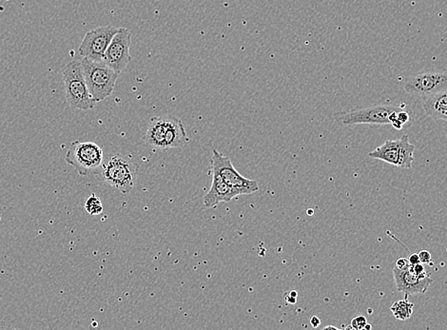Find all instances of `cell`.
Returning a JSON list of instances; mask_svg holds the SVG:
<instances>
[{
	"label": "cell",
	"instance_id": "8",
	"mask_svg": "<svg viewBox=\"0 0 447 330\" xmlns=\"http://www.w3.org/2000/svg\"><path fill=\"white\" fill-rule=\"evenodd\" d=\"M404 91L412 96L428 98L447 90V70L426 72L413 75L404 85Z\"/></svg>",
	"mask_w": 447,
	"mask_h": 330
},
{
	"label": "cell",
	"instance_id": "17",
	"mask_svg": "<svg viewBox=\"0 0 447 330\" xmlns=\"http://www.w3.org/2000/svg\"><path fill=\"white\" fill-rule=\"evenodd\" d=\"M85 209L91 216H98L103 212V205L98 196L93 193L85 203Z\"/></svg>",
	"mask_w": 447,
	"mask_h": 330
},
{
	"label": "cell",
	"instance_id": "16",
	"mask_svg": "<svg viewBox=\"0 0 447 330\" xmlns=\"http://www.w3.org/2000/svg\"><path fill=\"white\" fill-rule=\"evenodd\" d=\"M413 310H414V305L409 302L407 298L396 301L391 308V313H393L395 318L401 321L409 320L412 315Z\"/></svg>",
	"mask_w": 447,
	"mask_h": 330
},
{
	"label": "cell",
	"instance_id": "12",
	"mask_svg": "<svg viewBox=\"0 0 447 330\" xmlns=\"http://www.w3.org/2000/svg\"><path fill=\"white\" fill-rule=\"evenodd\" d=\"M237 195H235L232 188L227 184L217 172H213V183H211V190L204 196V206L206 209L214 208L222 202H231L234 200Z\"/></svg>",
	"mask_w": 447,
	"mask_h": 330
},
{
	"label": "cell",
	"instance_id": "22",
	"mask_svg": "<svg viewBox=\"0 0 447 330\" xmlns=\"http://www.w3.org/2000/svg\"><path fill=\"white\" fill-rule=\"evenodd\" d=\"M397 119H398V120H400V121L402 123V125H404L405 123L409 121L410 117L407 112L399 111L398 114H397Z\"/></svg>",
	"mask_w": 447,
	"mask_h": 330
},
{
	"label": "cell",
	"instance_id": "15",
	"mask_svg": "<svg viewBox=\"0 0 447 330\" xmlns=\"http://www.w3.org/2000/svg\"><path fill=\"white\" fill-rule=\"evenodd\" d=\"M415 146L409 142V135H404L399 140V162L397 167L410 170L414 162Z\"/></svg>",
	"mask_w": 447,
	"mask_h": 330
},
{
	"label": "cell",
	"instance_id": "1",
	"mask_svg": "<svg viewBox=\"0 0 447 330\" xmlns=\"http://www.w3.org/2000/svg\"><path fill=\"white\" fill-rule=\"evenodd\" d=\"M144 140L154 148L166 150L185 145L189 138L181 120L167 114L151 119Z\"/></svg>",
	"mask_w": 447,
	"mask_h": 330
},
{
	"label": "cell",
	"instance_id": "4",
	"mask_svg": "<svg viewBox=\"0 0 447 330\" xmlns=\"http://www.w3.org/2000/svg\"><path fill=\"white\" fill-rule=\"evenodd\" d=\"M65 161L77 170L82 177L98 174L104 163L103 151L93 142L72 143L68 150Z\"/></svg>",
	"mask_w": 447,
	"mask_h": 330
},
{
	"label": "cell",
	"instance_id": "3",
	"mask_svg": "<svg viewBox=\"0 0 447 330\" xmlns=\"http://www.w3.org/2000/svg\"><path fill=\"white\" fill-rule=\"evenodd\" d=\"M65 94L67 103L72 108L88 111L95 108L96 101L91 98L79 60H73L63 72Z\"/></svg>",
	"mask_w": 447,
	"mask_h": 330
},
{
	"label": "cell",
	"instance_id": "2",
	"mask_svg": "<svg viewBox=\"0 0 447 330\" xmlns=\"http://www.w3.org/2000/svg\"><path fill=\"white\" fill-rule=\"evenodd\" d=\"M81 65L89 91L96 103L111 96L119 73L109 68L103 60L98 61L83 57Z\"/></svg>",
	"mask_w": 447,
	"mask_h": 330
},
{
	"label": "cell",
	"instance_id": "14",
	"mask_svg": "<svg viewBox=\"0 0 447 330\" xmlns=\"http://www.w3.org/2000/svg\"><path fill=\"white\" fill-rule=\"evenodd\" d=\"M370 158L386 162L393 166H397L399 162V140H386L383 145L378 147L373 151L368 153Z\"/></svg>",
	"mask_w": 447,
	"mask_h": 330
},
{
	"label": "cell",
	"instance_id": "10",
	"mask_svg": "<svg viewBox=\"0 0 447 330\" xmlns=\"http://www.w3.org/2000/svg\"><path fill=\"white\" fill-rule=\"evenodd\" d=\"M401 111L399 107L391 105H380V106L370 107L358 111L346 112L339 115L337 120L344 126L359 124L386 125L391 124L389 115L391 112Z\"/></svg>",
	"mask_w": 447,
	"mask_h": 330
},
{
	"label": "cell",
	"instance_id": "27",
	"mask_svg": "<svg viewBox=\"0 0 447 330\" xmlns=\"http://www.w3.org/2000/svg\"><path fill=\"white\" fill-rule=\"evenodd\" d=\"M325 329V330H326V329H335V330H338L339 329H338V327H333V326H328V327H325V329Z\"/></svg>",
	"mask_w": 447,
	"mask_h": 330
},
{
	"label": "cell",
	"instance_id": "7",
	"mask_svg": "<svg viewBox=\"0 0 447 330\" xmlns=\"http://www.w3.org/2000/svg\"><path fill=\"white\" fill-rule=\"evenodd\" d=\"M119 30V28L114 26H103L87 31L78 50L80 56L102 61L107 48Z\"/></svg>",
	"mask_w": 447,
	"mask_h": 330
},
{
	"label": "cell",
	"instance_id": "25",
	"mask_svg": "<svg viewBox=\"0 0 447 330\" xmlns=\"http://www.w3.org/2000/svg\"><path fill=\"white\" fill-rule=\"evenodd\" d=\"M310 324L315 329H317L321 324L320 318H318L317 316H313L312 318L310 319Z\"/></svg>",
	"mask_w": 447,
	"mask_h": 330
},
{
	"label": "cell",
	"instance_id": "21",
	"mask_svg": "<svg viewBox=\"0 0 447 330\" xmlns=\"http://www.w3.org/2000/svg\"><path fill=\"white\" fill-rule=\"evenodd\" d=\"M410 266L409 259L407 258H400L396 261V264L395 267H397L399 269H409Z\"/></svg>",
	"mask_w": 447,
	"mask_h": 330
},
{
	"label": "cell",
	"instance_id": "23",
	"mask_svg": "<svg viewBox=\"0 0 447 330\" xmlns=\"http://www.w3.org/2000/svg\"><path fill=\"white\" fill-rule=\"evenodd\" d=\"M410 266H415V264L421 263L419 253H411L409 257Z\"/></svg>",
	"mask_w": 447,
	"mask_h": 330
},
{
	"label": "cell",
	"instance_id": "24",
	"mask_svg": "<svg viewBox=\"0 0 447 330\" xmlns=\"http://www.w3.org/2000/svg\"><path fill=\"white\" fill-rule=\"evenodd\" d=\"M296 298H297V292H290L289 293V295L286 296V299L287 300V302H289L290 303H296Z\"/></svg>",
	"mask_w": 447,
	"mask_h": 330
},
{
	"label": "cell",
	"instance_id": "28",
	"mask_svg": "<svg viewBox=\"0 0 447 330\" xmlns=\"http://www.w3.org/2000/svg\"><path fill=\"white\" fill-rule=\"evenodd\" d=\"M371 329H372V327H371V324L368 323L365 324V329L370 330Z\"/></svg>",
	"mask_w": 447,
	"mask_h": 330
},
{
	"label": "cell",
	"instance_id": "19",
	"mask_svg": "<svg viewBox=\"0 0 447 330\" xmlns=\"http://www.w3.org/2000/svg\"><path fill=\"white\" fill-rule=\"evenodd\" d=\"M412 267V271L414 272L417 276H419L420 278H423V277L427 276V273L425 272V267H423V264L419 263L417 264H415V266H411Z\"/></svg>",
	"mask_w": 447,
	"mask_h": 330
},
{
	"label": "cell",
	"instance_id": "5",
	"mask_svg": "<svg viewBox=\"0 0 447 330\" xmlns=\"http://www.w3.org/2000/svg\"><path fill=\"white\" fill-rule=\"evenodd\" d=\"M137 167L132 159L117 153L102 166V177L112 188L129 193L137 181Z\"/></svg>",
	"mask_w": 447,
	"mask_h": 330
},
{
	"label": "cell",
	"instance_id": "11",
	"mask_svg": "<svg viewBox=\"0 0 447 330\" xmlns=\"http://www.w3.org/2000/svg\"><path fill=\"white\" fill-rule=\"evenodd\" d=\"M392 271H393L394 282L397 290L400 292L404 293L405 295L425 293L433 284V279L430 275L420 278L413 272L411 266L407 269H399L397 267H394Z\"/></svg>",
	"mask_w": 447,
	"mask_h": 330
},
{
	"label": "cell",
	"instance_id": "20",
	"mask_svg": "<svg viewBox=\"0 0 447 330\" xmlns=\"http://www.w3.org/2000/svg\"><path fill=\"white\" fill-rule=\"evenodd\" d=\"M419 257L421 263L422 264H430L432 261V257H431V253L427 250H422L419 253Z\"/></svg>",
	"mask_w": 447,
	"mask_h": 330
},
{
	"label": "cell",
	"instance_id": "18",
	"mask_svg": "<svg viewBox=\"0 0 447 330\" xmlns=\"http://www.w3.org/2000/svg\"><path fill=\"white\" fill-rule=\"evenodd\" d=\"M367 324V318L363 315H357L354 317L351 321V326L355 330L365 329V324Z\"/></svg>",
	"mask_w": 447,
	"mask_h": 330
},
{
	"label": "cell",
	"instance_id": "13",
	"mask_svg": "<svg viewBox=\"0 0 447 330\" xmlns=\"http://www.w3.org/2000/svg\"><path fill=\"white\" fill-rule=\"evenodd\" d=\"M423 107L425 114L431 119L447 122V90L426 98Z\"/></svg>",
	"mask_w": 447,
	"mask_h": 330
},
{
	"label": "cell",
	"instance_id": "26",
	"mask_svg": "<svg viewBox=\"0 0 447 330\" xmlns=\"http://www.w3.org/2000/svg\"><path fill=\"white\" fill-rule=\"evenodd\" d=\"M391 125L393 126L395 129L396 130H402V123L398 120V119H394L393 121L391 122Z\"/></svg>",
	"mask_w": 447,
	"mask_h": 330
},
{
	"label": "cell",
	"instance_id": "6",
	"mask_svg": "<svg viewBox=\"0 0 447 330\" xmlns=\"http://www.w3.org/2000/svg\"><path fill=\"white\" fill-rule=\"evenodd\" d=\"M211 166L213 172L220 175L237 196L252 195L259 190L256 181L248 179L240 174L232 165L229 157L223 156L218 151L213 150Z\"/></svg>",
	"mask_w": 447,
	"mask_h": 330
},
{
	"label": "cell",
	"instance_id": "9",
	"mask_svg": "<svg viewBox=\"0 0 447 330\" xmlns=\"http://www.w3.org/2000/svg\"><path fill=\"white\" fill-rule=\"evenodd\" d=\"M130 44L132 33L127 28H119L107 48L103 61L116 73H122L132 59L130 54Z\"/></svg>",
	"mask_w": 447,
	"mask_h": 330
}]
</instances>
